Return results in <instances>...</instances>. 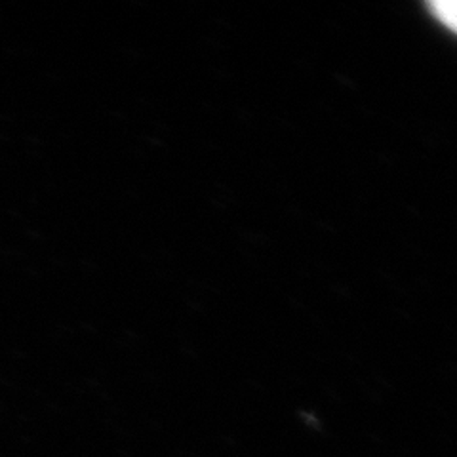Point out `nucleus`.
Wrapping results in <instances>:
<instances>
[{"instance_id":"obj_1","label":"nucleus","mask_w":457,"mask_h":457,"mask_svg":"<svg viewBox=\"0 0 457 457\" xmlns=\"http://www.w3.org/2000/svg\"><path fill=\"white\" fill-rule=\"evenodd\" d=\"M433 16L457 35V0H435L428 4Z\"/></svg>"}]
</instances>
